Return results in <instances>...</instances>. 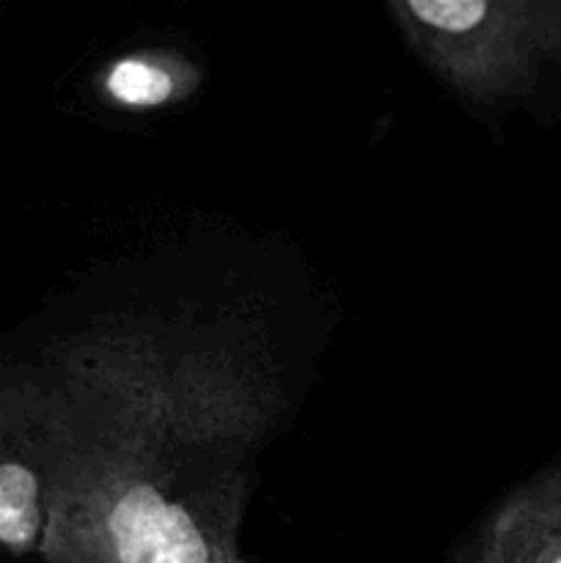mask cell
Instances as JSON below:
<instances>
[{"label":"cell","instance_id":"cell-1","mask_svg":"<svg viewBox=\"0 0 561 563\" xmlns=\"http://www.w3.org/2000/svg\"><path fill=\"white\" fill-rule=\"evenodd\" d=\"M66 361L61 449L38 553L47 563H251L242 498L207 478L234 449V396H193V361L165 374L148 339H102Z\"/></svg>","mask_w":561,"mask_h":563},{"label":"cell","instance_id":"cell-2","mask_svg":"<svg viewBox=\"0 0 561 563\" xmlns=\"http://www.w3.org/2000/svg\"><path fill=\"white\" fill-rule=\"evenodd\" d=\"M413 47L473 97L531 82L561 58V0H391Z\"/></svg>","mask_w":561,"mask_h":563},{"label":"cell","instance_id":"cell-3","mask_svg":"<svg viewBox=\"0 0 561 563\" xmlns=\"http://www.w3.org/2000/svg\"><path fill=\"white\" fill-rule=\"evenodd\" d=\"M61 449L58 390L0 368V548L38 550Z\"/></svg>","mask_w":561,"mask_h":563},{"label":"cell","instance_id":"cell-4","mask_svg":"<svg viewBox=\"0 0 561 563\" xmlns=\"http://www.w3.org/2000/svg\"><path fill=\"white\" fill-rule=\"evenodd\" d=\"M468 563H561V462L493 511Z\"/></svg>","mask_w":561,"mask_h":563},{"label":"cell","instance_id":"cell-5","mask_svg":"<svg viewBox=\"0 0 561 563\" xmlns=\"http://www.w3.org/2000/svg\"><path fill=\"white\" fill-rule=\"evenodd\" d=\"M99 82L105 97L119 108L152 110L176 102L196 88V69L174 53L143 49L116 58Z\"/></svg>","mask_w":561,"mask_h":563}]
</instances>
